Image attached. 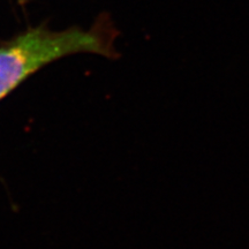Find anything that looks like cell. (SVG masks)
Wrapping results in <instances>:
<instances>
[{
    "label": "cell",
    "mask_w": 249,
    "mask_h": 249,
    "mask_svg": "<svg viewBox=\"0 0 249 249\" xmlns=\"http://www.w3.org/2000/svg\"><path fill=\"white\" fill-rule=\"evenodd\" d=\"M119 34L111 18L102 14L89 29L35 27L1 43L0 102L42 68L68 55L92 53L112 60L120 58L114 48Z\"/></svg>",
    "instance_id": "cell-1"
}]
</instances>
